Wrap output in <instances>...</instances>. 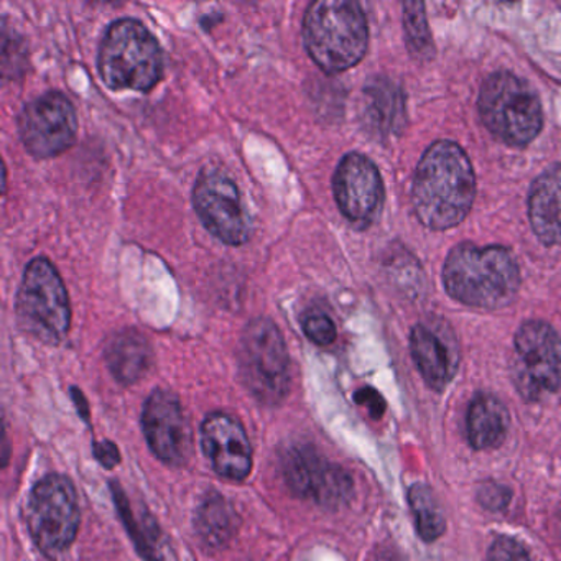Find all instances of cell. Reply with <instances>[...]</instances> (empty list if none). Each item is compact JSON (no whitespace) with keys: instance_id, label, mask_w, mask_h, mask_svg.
I'll return each mask as SVG.
<instances>
[{"instance_id":"cell-1","label":"cell","mask_w":561,"mask_h":561,"mask_svg":"<svg viewBox=\"0 0 561 561\" xmlns=\"http://www.w3.org/2000/svg\"><path fill=\"white\" fill-rule=\"evenodd\" d=\"M476 195L474 170L465 150L451 140L433 144L413 179V208L422 225L445 231L465 221Z\"/></svg>"},{"instance_id":"cell-2","label":"cell","mask_w":561,"mask_h":561,"mask_svg":"<svg viewBox=\"0 0 561 561\" xmlns=\"http://www.w3.org/2000/svg\"><path fill=\"white\" fill-rule=\"evenodd\" d=\"M443 282L449 297L459 304L497 310L517 297L520 271L507 249L461 244L449 252L443 267Z\"/></svg>"},{"instance_id":"cell-3","label":"cell","mask_w":561,"mask_h":561,"mask_svg":"<svg viewBox=\"0 0 561 561\" xmlns=\"http://www.w3.org/2000/svg\"><path fill=\"white\" fill-rule=\"evenodd\" d=\"M304 44L317 67L327 75L356 67L367 50L366 15L351 0H320L305 12Z\"/></svg>"},{"instance_id":"cell-4","label":"cell","mask_w":561,"mask_h":561,"mask_svg":"<svg viewBox=\"0 0 561 561\" xmlns=\"http://www.w3.org/2000/svg\"><path fill=\"white\" fill-rule=\"evenodd\" d=\"M98 68L110 90L149 93L163 77L162 48L142 22L121 19L104 34Z\"/></svg>"},{"instance_id":"cell-5","label":"cell","mask_w":561,"mask_h":561,"mask_svg":"<svg viewBox=\"0 0 561 561\" xmlns=\"http://www.w3.org/2000/svg\"><path fill=\"white\" fill-rule=\"evenodd\" d=\"M239 376L262 405H280L290 392V354L274 321L259 317L242 331Z\"/></svg>"},{"instance_id":"cell-6","label":"cell","mask_w":561,"mask_h":561,"mask_svg":"<svg viewBox=\"0 0 561 561\" xmlns=\"http://www.w3.org/2000/svg\"><path fill=\"white\" fill-rule=\"evenodd\" d=\"M484 126L502 142L525 147L540 134L543 111L534 88L512 73L491 75L479 93Z\"/></svg>"},{"instance_id":"cell-7","label":"cell","mask_w":561,"mask_h":561,"mask_svg":"<svg viewBox=\"0 0 561 561\" xmlns=\"http://www.w3.org/2000/svg\"><path fill=\"white\" fill-rule=\"evenodd\" d=\"M15 311L21 327L44 343L60 344L70 333V297L48 259H34L25 268Z\"/></svg>"},{"instance_id":"cell-8","label":"cell","mask_w":561,"mask_h":561,"mask_svg":"<svg viewBox=\"0 0 561 561\" xmlns=\"http://www.w3.org/2000/svg\"><path fill=\"white\" fill-rule=\"evenodd\" d=\"M81 514L73 482L61 474H48L28 495L27 527L32 540L45 557H60L77 540Z\"/></svg>"},{"instance_id":"cell-9","label":"cell","mask_w":561,"mask_h":561,"mask_svg":"<svg viewBox=\"0 0 561 561\" xmlns=\"http://www.w3.org/2000/svg\"><path fill=\"white\" fill-rule=\"evenodd\" d=\"M282 476L291 492L324 508L346 505L354 482L343 466L324 458L314 446L294 445L282 456Z\"/></svg>"},{"instance_id":"cell-10","label":"cell","mask_w":561,"mask_h":561,"mask_svg":"<svg viewBox=\"0 0 561 561\" xmlns=\"http://www.w3.org/2000/svg\"><path fill=\"white\" fill-rule=\"evenodd\" d=\"M515 383L527 399L557 392L561 387V337L540 320L527 321L515 334Z\"/></svg>"},{"instance_id":"cell-11","label":"cell","mask_w":561,"mask_h":561,"mask_svg":"<svg viewBox=\"0 0 561 561\" xmlns=\"http://www.w3.org/2000/svg\"><path fill=\"white\" fill-rule=\"evenodd\" d=\"M193 206L203 226L225 244L238 248L251 238V216L239 186L222 170L202 172L193 190Z\"/></svg>"},{"instance_id":"cell-12","label":"cell","mask_w":561,"mask_h":561,"mask_svg":"<svg viewBox=\"0 0 561 561\" xmlns=\"http://www.w3.org/2000/svg\"><path fill=\"white\" fill-rule=\"evenodd\" d=\"M78 117L73 104L60 91H50L28 103L19 116V134L35 159H54L77 140Z\"/></svg>"},{"instance_id":"cell-13","label":"cell","mask_w":561,"mask_h":561,"mask_svg":"<svg viewBox=\"0 0 561 561\" xmlns=\"http://www.w3.org/2000/svg\"><path fill=\"white\" fill-rule=\"evenodd\" d=\"M142 428L153 455L180 468L192 458L193 432L185 409L175 393L157 389L144 403Z\"/></svg>"},{"instance_id":"cell-14","label":"cell","mask_w":561,"mask_h":561,"mask_svg":"<svg viewBox=\"0 0 561 561\" xmlns=\"http://www.w3.org/2000/svg\"><path fill=\"white\" fill-rule=\"evenodd\" d=\"M334 199L353 225L367 226L377 218L383 203V183L373 160L350 153L333 176Z\"/></svg>"},{"instance_id":"cell-15","label":"cell","mask_w":561,"mask_h":561,"mask_svg":"<svg viewBox=\"0 0 561 561\" xmlns=\"http://www.w3.org/2000/svg\"><path fill=\"white\" fill-rule=\"evenodd\" d=\"M202 448L221 478L244 481L252 471V445L244 426L228 413H211L202 425Z\"/></svg>"},{"instance_id":"cell-16","label":"cell","mask_w":561,"mask_h":561,"mask_svg":"<svg viewBox=\"0 0 561 561\" xmlns=\"http://www.w3.org/2000/svg\"><path fill=\"white\" fill-rule=\"evenodd\" d=\"M410 350L426 386L443 390L456 374L458 347L448 324L430 318L412 330Z\"/></svg>"},{"instance_id":"cell-17","label":"cell","mask_w":561,"mask_h":561,"mask_svg":"<svg viewBox=\"0 0 561 561\" xmlns=\"http://www.w3.org/2000/svg\"><path fill=\"white\" fill-rule=\"evenodd\" d=\"M528 218L545 245L561 244V165L545 170L530 188Z\"/></svg>"},{"instance_id":"cell-18","label":"cell","mask_w":561,"mask_h":561,"mask_svg":"<svg viewBox=\"0 0 561 561\" xmlns=\"http://www.w3.org/2000/svg\"><path fill=\"white\" fill-rule=\"evenodd\" d=\"M104 359L117 382L133 386L152 367L153 351L149 340L140 331L127 328L107 337Z\"/></svg>"},{"instance_id":"cell-19","label":"cell","mask_w":561,"mask_h":561,"mask_svg":"<svg viewBox=\"0 0 561 561\" xmlns=\"http://www.w3.org/2000/svg\"><path fill=\"white\" fill-rule=\"evenodd\" d=\"M469 445L479 451L494 449L504 443L508 432V413L504 403L491 393H479L469 403L468 416Z\"/></svg>"},{"instance_id":"cell-20","label":"cell","mask_w":561,"mask_h":561,"mask_svg":"<svg viewBox=\"0 0 561 561\" xmlns=\"http://www.w3.org/2000/svg\"><path fill=\"white\" fill-rule=\"evenodd\" d=\"M195 530L203 547L213 551L228 547L239 530L234 505L219 492H208L196 508Z\"/></svg>"},{"instance_id":"cell-21","label":"cell","mask_w":561,"mask_h":561,"mask_svg":"<svg viewBox=\"0 0 561 561\" xmlns=\"http://www.w3.org/2000/svg\"><path fill=\"white\" fill-rule=\"evenodd\" d=\"M366 121L380 136L399 134L405 123V103L400 88L387 78H373L364 90Z\"/></svg>"},{"instance_id":"cell-22","label":"cell","mask_w":561,"mask_h":561,"mask_svg":"<svg viewBox=\"0 0 561 561\" xmlns=\"http://www.w3.org/2000/svg\"><path fill=\"white\" fill-rule=\"evenodd\" d=\"M111 492H113L114 502H116L117 514L123 518L124 527L129 531L134 545L140 557L146 561H162L160 553V530L156 520L150 517L149 512H142L140 517H136L126 492L121 488L119 482L111 481Z\"/></svg>"},{"instance_id":"cell-23","label":"cell","mask_w":561,"mask_h":561,"mask_svg":"<svg viewBox=\"0 0 561 561\" xmlns=\"http://www.w3.org/2000/svg\"><path fill=\"white\" fill-rule=\"evenodd\" d=\"M409 504L422 540H438L445 534L446 520L432 489L425 482H416L410 488Z\"/></svg>"},{"instance_id":"cell-24","label":"cell","mask_w":561,"mask_h":561,"mask_svg":"<svg viewBox=\"0 0 561 561\" xmlns=\"http://www.w3.org/2000/svg\"><path fill=\"white\" fill-rule=\"evenodd\" d=\"M403 25H405L407 38H409L413 54L422 58L432 57V35H430L428 22H426L425 5L422 2L403 4Z\"/></svg>"},{"instance_id":"cell-25","label":"cell","mask_w":561,"mask_h":561,"mask_svg":"<svg viewBox=\"0 0 561 561\" xmlns=\"http://www.w3.org/2000/svg\"><path fill=\"white\" fill-rule=\"evenodd\" d=\"M301 327H304L305 336L317 346H330L336 341V324L324 311L317 308L305 313Z\"/></svg>"},{"instance_id":"cell-26","label":"cell","mask_w":561,"mask_h":561,"mask_svg":"<svg viewBox=\"0 0 561 561\" xmlns=\"http://www.w3.org/2000/svg\"><path fill=\"white\" fill-rule=\"evenodd\" d=\"M511 489L495 481H485L479 484L478 502L485 511L501 512L511 504Z\"/></svg>"},{"instance_id":"cell-27","label":"cell","mask_w":561,"mask_h":561,"mask_svg":"<svg viewBox=\"0 0 561 561\" xmlns=\"http://www.w3.org/2000/svg\"><path fill=\"white\" fill-rule=\"evenodd\" d=\"M488 561H530V557L515 538L499 537L489 548Z\"/></svg>"},{"instance_id":"cell-28","label":"cell","mask_w":561,"mask_h":561,"mask_svg":"<svg viewBox=\"0 0 561 561\" xmlns=\"http://www.w3.org/2000/svg\"><path fill=\"white\" fill-rule=\"evenodd\" d=\"M354 402H356L357 405L366 407L373 419H382L383 413H386V400H383V397L380 396L376 389H373V387H363V389L357 390V392L354 393Z\"/></svg>"},{"instance_id":"cell-29","label":"cell","mask_w":561,"mask_h":561,"mask_svg":"<svg viewBox=\"0 0 561 561\" xmlns=\"http://www.w3.org/2000/svg\"><path fill=\"white\" fill-rule=\"evenodd\" d=\"M94 458L100 461L101 466L106 469L116 468L121 462V451L113 442L104 439V442H96L93 445Z\"/></svg>"},{"instance_id":"cell-30","label":"cell","mask_w":561,"mask_h":561,"mask_svg":"<svg viewBox=\"0 0 561 561\" xmlns=\"http://www.w3.org/2000/svg\"><path fill=\"white\" fill-rule=\"evenodd\" d=\"M71 396H73L75 405H77L78 413L81 419L90 422V405H88L87 399H84L83 392L78 387L71 389Z\"/></svg>"},{"instance_id":"cell-31","label":"cell","mask_w":561,"mask_h":561,"mask_svg":"<svg viewBox=\"0 0 561 561\" xmlns=\"http://www.w3.org/2000/svg\"><path fill=\"white\" fill-rule=\"evenodd\" d=\"M373 561H405L392 547H380Z\"/></svg>"}]
</instances>
